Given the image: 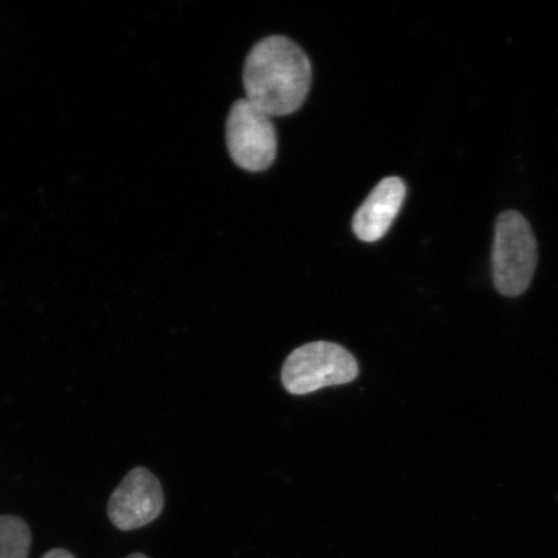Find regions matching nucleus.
Masks as SVG:
<instances>
[{
	"label": "nucleus",
	"instance_id": "f257e3e1",
	"mask_svg": "<svg viewBox=\"0 0 558 558\" xmlns=\"http://www.w3.org/2000/svg\"><path fill=\"white\" fill-rule=\"evenodd\" d=\"M311 81L308 56L279 35L257 41L243 69L246 100L270 117L295 113L308 96Z\"/></svg>",
	"mask_w": 558,
	"mask_h": 558
},
{
	"label": "nucleus",
	"instance_id": "0eeeda50",
	"mask_svg": "<svg viewBox=\"0 0 558 558\" xmlns=\"http://www.w3.org/2000/svg\"><path fill=\"white\" fill-rule=\"evenodd\" d=\"M32 533L17 515H0V558H29Z\"/></svg>",
	"mask_w": 558,
	"mask_h": 558
},
{
	"label": "nucleus",
	"instance_id": "39448f33",
	"mask_svg": "<svg viewBox=\"0 0 558 558\" xmlns=\"http://www.w3.org/2000/svg\"><path fill=\"white\" fill-rule=\"evenodd\" d=\"M165 507L163 488L150 471L132 470L111 494L108 515L117 529L131 532L149 525Z\"/></svg>",
	"mask_w": 558,
	"mask_h": 558
},
{
	"label": "nucleus",
	"instance_id": "7ed1b4c3",
	"mask_svg": "<svg viewBox=\"0 0 558 558\" xmlns=\"http://www.w3.org/2000/svg\"><path fill=\"white\" fill-rule=\"evenodd\" d=\"M359 376V364L345 348L330 341H313L295 349L282 367V383L291 395L343 386Z\"/></svg>",
	"mask_w": 558,
	"mask_h": 558
},
{
	"label": "nucleus",
	"instance_id": "423d86ee",
	"mask_svg": "<svg viewBox=\"0 0 558 558\" xmlns=\"http://www.w3.org/2000/svg\"><path fill=\"white\" fill-rule=\"evenodd\" d=\"M407 197V186L400 178L380 181L355 213L353 230L364 242H375L387 234Z\"/></svg>",
	"mask_w": 558,
	"mask_h": 558
},
{
	"label": "nucleus",
	"instance_id": "6e6552de",
	"mask_svg": "<svg viewBox=\"0 0 558 558\" xmlns=\"http://www.w3.org/2000/svg\"><path fill=\"white\" fill-rule=\"evenodd\" d=\"M41 558H75V556L64 548H54L48 550Z\"/></svg>",
	"mask_w": 558,
	"mask_h": 558
},
{
	"label": "nucleus",
	"instance_id": "20e7f679",
	"mask_svg": "<svg viewBox=\"0 0 558 558\" xmlns=\"http://www.w3.org/2000/svg\"><path fill=\"white\" fill-rule=\"evenodd\" d=\"M227 143L236 166L251 172L269 169L277 156L271 117L248 100L234 102L227 121Z\"/></svg>",
	"mask_w": 558,
	"mask_h": 558
},
{
	"label": "nucleus",
	"instance_id": "f03ea898",
	"mask_svg": "<svg viewBox=\"0 0 558 558\" xmlns=\"http://www.w3.org/2000/svg\"><path fill=\"white\" fill-rule=\"evenodd\" d=\"M536 264L538 244L527 220L515 211L500 214L492 254L495 289L501 296H521L532 284Z\"/></svg>",
	"mask_w": 558,
	"mask_h": 558
},
{
	"label": "nucleus",
	"instance_id": "1a4fd4ad",
	"mask_svg": "<svg viewBox=\"0 0 558 558\" xmlns=\"http://www.w3.org/2000/svg\"><path fill=\"white\" fill-rule=\"evenodd\" d=\"M125 558H148V557H146L143 554H132V555H130V556H128Z\"/></svg>",
	"mask_w": 558,
	"mask_h": 558
}]
</instances>
